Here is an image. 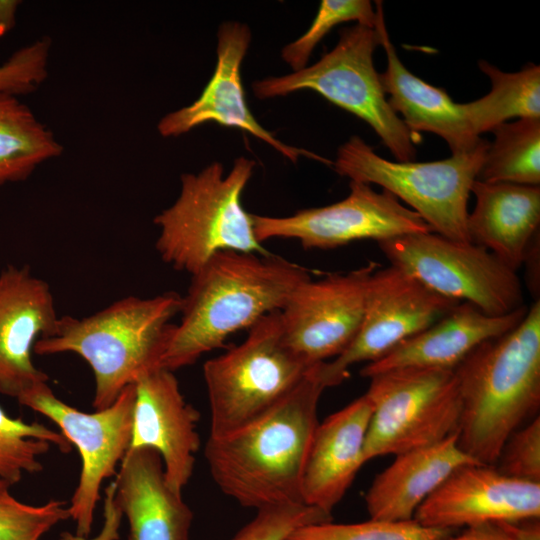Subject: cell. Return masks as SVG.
Segmentation results:
<instances>
[{
    "label": "cell",
    "mask_w": 540,
    "mask_h": 540,
    "mask_svg": "<svg viewBox=\"0 0 540 540\" xmlns=\"http://www.w3.org/2000/svg\"><path fill=\"white\" fill-rule=\"evenodd\" d=\"M540 517V482L513 478L494 465L456 468L416 510L422 526L452 530Z\"/></svg>",
    "instance_id": "obj_15"
},
{
    "label": "cell",
    "mask_w": 540,
    "mask_h": 540,
    "mask_svg": "<svg viewBox=\"0 0 540 540\" xmlns=\"http://www.w3.org/2000/svg\"><path fill=\"white\" fill-rule=\"evenodd\" d=\"M20 4L18 0H0V38L14 28Z\"/></svg>",
    "instance_id": "obj_38"
},
{
    "label": "cell",
    "mask_w": 540,
    "mask_h": 540,
    "mask_svg": "<svg viewBox=\"0 0 540 540\" xmlns=\"http://www.w3.org/2000/svg\"><path fill=\"white\" fill-rule=\"evenodd\" d=\"M106 489L127 517L129 540H188L193 512L166 483L163 463L151 448L129 449Z\"/></svg>",
    "instance_id": "obj_19"
},
{
    "label": "cell",
    "mask_w": 540,
    "mask_h": 540,
    "mask_svg": "<svg viewBox=\"0 0 540 540\" xmlns=\"http://www.w3.org/2000/svg\"><path fill=\"white\" fill-rule=\"evenodd\" d=\"M477 179L526 186L540 184V118L505 122L491 131Z\"/></svg>",
    "instance_id": "obj_27"
},
{
    "label": "cell",
    "mask_w": 540,
    "mask_h": 540,
    "mask_svg": "<svg viewBox=\"0 0 540 540\" xmlns=\"http://www.w3.org/2000/svg\"><path fill=\"white\" fill-rule=\"evenodd\" d=\"M376 17V10L367 0H322L309 29L285 45L281 57L294 72L299 71L307 66L313 50L332 28L348 21L374 27Z\"/></svg>",
    "instance_id": "obj_30"
},
{
    "label": "cell",
    "mask_w": 540,
    "mask_h": 540,
    "mask_svg": "<svg viewBox=\"0 0 540 540\" xmlns=\"http://www.w3.org/2000/svg\"><path fill=\"white\" fill-rule=\"evenodd\" d=\"M217 39V64L210 81L194 102L159 120V134L177 137L207 122H215L250 133L293 163L301 156L332 163L311 151L281 142L262 127L250 112L240 73L251 42L250 28L238 21H225L218 29Z\"/></svg>",
    "instance_id": "obj_16"
},
{
    "label": "cell",
    "mask_w": 540,
    "mask_h": 540,
    "mask_svg": "<svg viewBox=\"0 0 540 540\" xmlns=\"http://www.w3.org/2000/svg\"><path fill=\"white\" fill-rule=\"evenodd\" d=\"M510 477L540 482V417L513 432L504 443L495 463Z\"/></svg>",
    "instance_id": "obj_34"
},
{
    "label": "cell",
    "mask_w": 540,
    "mask_h": 540,
    "mask_svg": "<svg viewBox=\"0 0 540 540\" xmlns=\"http://www.w3.org/2000/svg\"><path fill=\"white\" fill-rule=\"evenodd\" d=\"M375 29L384 48L387 67L380 75L388 103L413 133L430 132L448 144L452 154L475 148L482 138L472 130L463 103H456L448 93L411 73L397 55L386 28L383 4L376 2Z\"/></svg>",
    "instance_id": "obj_22"
},
{
    "label": "cell",
    "mask_w": 540,
    "mask_h": 540,
    "mask_svg": "<svg viewBox=\"0 0 540 540\" xmlns=\"http://www.w3.org/2000/svg\"><path fill=\"white\" fill-rule=\"evenodd\" d=\"M364 458L398 455L457 433L462 404L453 370L405 367L371 376Z\"/></svg>",
    "instance_id": "obj_9"
},
{
    "label": "cell",
    "mask_w": 540,
    "mask_h": 540,
    "mask_svg": "<svg viewBox=\"0 0 540 540\" xmlns=\"http://www.w3.org/2000/svg\"><path fill=\"white\" fill-rule=\"evenodd\" d=\"M458 303L393 265L376 269L368 282L363 318L355 339L342 354L316 365L320 380L326 388L340 384L347 378L349 367L376 361Z\"/></svg>",
    "instance_id": "obj_12"
},
{
    "label": "cell",
    "mask_w": 540,
    "mask_h": 540,
    "mask_svg": "<svg viewBox=\"0 0 540 540\" xmlns=\"http://www.w3.org/2000/svg\"><path fill=\"white\" fill-rule=\"evenodd\" d=\"M343 200L297 211L286 217L251 214L254 233L262 243L273 238L296 239L306 249H332L351 242H377L413 233L430 232L413 210L390 192L350 181Z\"/></svg>",
    "instance_id": "obj_13"
},
{
    "label": "cell",
    "mask_w": 540,
    "mask_h": 540,
    "mask_svg": "<svg viewBox=\"0 0 540 540\" xmlns=\"http://www.w3.org/2000/svg\"><path fill=\"white\" fill-rule=\"evenodd\" d=\"M375 262L347 273L300 283L280 310L290 349L308 365L336 358L355 339Z\"/></svg>",
    "instance_id": "obj_14"
},
{
    "label": "cell",
    "mask_w": 540,
    "mask_h": 540,
    "mask_svg": "<svg viewBox=\"0 0 540 540\" xmlns=\"http://www.w3.org/2000/svg\"><path fill=\"white\" fill-rule=\"evenodd\" d=\"M489 142L482 139L470 151L432 162H394L352 136L337 151L334 170L351 181L376 184L405 202L443 237L470 242L468 199L483 164Z\"/></svg>",
    "instance_id": "obj_7"
},
{
    "label": "cell",
    "mask_w": 540,
    "mask_h": 540,
    "mask_svg": "<svg viewBox=\"0 0 540 540\" xmlns=\"http://www.w3.org/2000/svg\"><path fill=\"white\" fill-rule=\"evenodd\" d=\"M332 520V516L304 503L266 507L230 540H287L298 528Z\"/></svg>",
    "instance_id": "obj_32"
},
{
    "label": "cell",
    "mask_w": 540,
    "mask_h": 540,
    "mask_svg": "<svg viewBox=\"0 0 540 540\" xmlns=\"http://www.w3.org/2000/svg\"><path fill=\"white\" fill-rule=\"evenodd\" d=\"M540 237L539 234L534 237L530 243L523 264L526 266V283L529 287L530 293L535 298V301L539 300V285H540V274H539V264H540Z\"/></svg>",
    "instance_id": "obj_36"
},
{
    "label": "cell",
    "mask_w": 540,
    "mask_h": 540,
    "mask_svg": "<svg viewBox=\"0 0 540 540\" xmlns=\"http://www.w3.org/2000/svg\"><path fill=\"white\" fill-rule=\"evenodd\" d=\"M255 165L241 156L226 175L219 162L181 175L177 199L154 218L160 229L156 249L164 262L193 275L220 251L267 254L241 203Z\"/></svg>",
    "instance_id": "obj_5"
},
{
    "label": "cell",
    "mask_w": 540,
    "mask_h": 540,
    "mask_svg": "<svg viewBox=\"0 0 540 540\" xmlns=\"http://www.w3.org/2000/svg\"><path fill=\"white\" fill-rule=\"evenodd\" d=\"M471 193L476 203L467 219L470 243L517 272L540 231V187L475 180Z\"/></svg>",
    "instance_id": "obj_24"
},
{
    "label": "cell",
    "mask_w": 540,
    "mask_h": 540,
    "mask_svg": "<svg viewBox=\"0 0 540 540\" xmlns=\"http://www.w3.org/2000/svg\"><path fill=\"white\" fill-rule=\"evenodd\" d=\"M11 486L0 478V540H40L59 522L70 519L65 501L26 504L13 496Z\"/></svg>",
    "instance_id": "obj_31"
},
{
    "label": "cell",
    "mask_w": 540,
    "mask_h": 540,
    "mask_svg": "<svg viewBox=\"0 0 540 540\" xmlns=\"http://www.w3.org/2000/svg\"><path fill=\"white\" fill-rule=\"evenodd\" d=\"M528 308L524 305L506 315L491 316L470 303L460 302L424 330L367 363L360 375L370 378L405 367L454 370L480 344L518 325Z\"/></svg>",
    "instance_id": "obj_20"
},
{
    "label": "cell",
    "mask_w": 540,
    "mask_h": 540,
    "mask_svg": "<svg viewBox=\"0 0 540 540\" xmlns=\"http://www.w3.org/2000/svg\"><path fill=\"white\" fill-rule=\"evenodd\" d=\"M377 243L391 265L446 298L470 303L491 316L525 305L517 272L481 246L431 231Z\"/></svg>",
    "instance_id": "obj_10"
},
{
    "label": "cell",
    "mask_w": 540,
    "mask_h": 540,
    "mask_svg": "<svg viewBox=\"0 0 540 540\" xmlns=\"http://www.w3.org/2000/svg\"><path fill=\"white\" fill-rule=\"evenodd\" d=\"M134 384L136 396L129 449L157 451L167 485L182 495L193 474L200 447L199 412L185 401L173 371L156 369Z\"/></svg>",
    "instance_id": "obj_18"
},
{
    "label": "cell",
    "mask_w": 540,
    "mask_h": 540,
    "mask_svg": "<svg viewBox=\"0 0 540 540\" xmlns=\"http://www.w3.org/2000/svg\"><path fill=\"white\" fill-rule=\"evenodd\" d=\"M372 405L364 394L318 423L302 484V502L331 514L366 462L364 444Z\"/></svg>",
    "instance_id": "obj_21"
},
{
    "label": "cell",
    "mask_w": 540,
    "mask_h": 540,
    "mask_svg": "<svg viewBox=\"0 0 540 540\" xmlns=\"http://www.w3.org/2000/svg\"><path fill=\"white\" fill-rule=\"evenodd\" d=\"M500 524L514 540H540L539 519Z\"/></svg>",
    "instance_id": "obj_37"
},
{
    "label": "cell",
    "mask_w": 540,
    "mask_h": 540,
    "mask_svg": "<svg viewBox=\"0 0 540 540\" xmlns=\"http://www.w3.org/2000/svg\"><path fill=\"white\" fill-rule=\"evenodd\" d=\"M181 300L176 292L129 296L87 317L62 316L55 332L38 339L33 352H72L82 357L94 374L93 407L107 408L125 387L161 368Z\"/></svg>",
    "instance_id": "obj_4"
},
{
    "label": "cell",
    "mask_w": 540,
    "mask_h": 540,
    "mask_svg": "<svg viewBox=\"0 0 540 540\" xmlns=\"http://www.w3.org/2000/svg\"><path fill=\"white\" fill-rule=\"evenodd\" d=\"M450 533V530L422 526L415 520L369 519L359 523H333L330 520L304 525L287 540H436Z\"/></svg>",
    "instance_id": "obj_29"
},
{
    "label": "cell",
    "mask_w": 540,
    "mask_h": 540,
    "mask_svg": "<svg viewBox=\"0 0 540 540\" xmlns=\"http://www.w3.org/2000/svg\"><path fill=\"white\" fill-rule=\"evenodd\" d=\"M48 283L27 266L10 265L0 272V393L18 398L48 376L32 362L36 341L58 325Z\"/></svg>",
    "instance_id": "obj_17"
},
{
    "label": "cell",
    "mask_w": 540,
    "mask_h": 540,
    "mask_svg": "<svg viewBox=\"0 0 540 540\" xmlns=\"http://www.w3.org/2000/svg\"><path fill=\"white\" fill-rule=\"evenodd\" d=\"M64 148L19 96L0 93V187L26 180Z\"/></svg>",
    "instance_id": "obj_25"
},
{
    "label": "cell",
    "mask_w": 540,
    "mask_h": 540,
    "mask_svg": "<svg viewBox=\"0 0 540 540\" xmlns=\"http://www.w3.org/2000/svg\"><path fill=\"white\" fill-rule=\"evenodd\" d=\"M491 81L485 96L463 103L474 133L492 131L511 118H540V67L527 64L518 72H503L487 61L478 62Z\"/></svg>",
    "instance_id": "obj_26"
},
{
    "label": "cell",
    "mask_w": 540,
    "mask_h": 540,
    "mask_svg": "<svg viewBox=\"0 0 540 540\" xmlns=\"http://www.w3.org/2000/svg\"><path fill=\"white\" fill-rule=\"evenodd\" d=\"M41 382L17 398L18 402L54 422L66 439L75 445L81 458V472L69 506L75 535H90L100 488L116 475V467L129 450L135 405V384L123 389L107 408L82 412L60 400Z\"/></svg>",
    "instance_id": "obj_11"
},
{
    "label": "cell",
    "mask_w": 540,
    "mask_h": 540,
    "mask_svg": "<svg viewBox=\"0 0 540 540\" xmlns=\"http://www.w3.org/2000/svg\"><path fill=\"white\" fill-rule=\"evenodd\" d=\"M312 366L287 345L280 311L265 315L249 329L242 343L203 366L210 406L209 437L227 435L264 414L289 394Z\"/></svg>",
    "instance_id": "obj_8"
},
{
    "label": "cell",
    "mask_w": 540,
    "mask_h": 540,
    "mask_svg": "<svg viewBox=\"0 0 540 540\" xmlns=\"http://www.w3.org/2000/svg\"><path fill=\"white\" fill-rule=\"evenodd\" d=\"M436 540H514L500 523L466 527L457 535L451 534Z\"/></svg>",
    "instance_id": "obj_35"
},
{
    "label": "cell",
    "mask_w": 540,
    "mask_h": 540,
    "mask_svg": "<svg viewBox=\"0 0 540 540\" xmlns=\"http://www.w3.org/2000/svg\"><path fill=\"white\" fill-rule=\"evenodd\" d=\"M51 445L63 453L72 449V444L61 432L38 422L13 418L0 405V478L14 485L24 473L41 472L43 465L39 458Z\"/></svg>",
    "instance_id": "obj_28"
},
{
    "label": "cell",
    "mask_w": 540,
    "mask_h": 540,
    "mask_svg": "<svg viewBox=\"0 0 540 540\" xmlns=\"http://www.w3.org/2000/svg\"><path fill=\"white\" fill-rule=\"evenodd\" d=\"M453 371L462 404L458 445L478 463L495 465L508 437L540 407V301Z\"/></svg>",
    "instance_id": "obj_3"
},
{
    "label": "cell",
    "mask_w": 540,
    "mask_h": 540,
    "mask_svg": "<svg viewBox=\"0 0 540 540\" xmlns=\"http://www.w3.org/2000/svg\"><path fill=\"white\" fill-rule=\"evenodd\" d=\"M478 463L458 445L457 433L435 444L395 456L365 494L370 519L413 520L418 507L458 467Z\"/></svg>",
    "instance_id": "obj_23"
},
{
    "label": "cell",
    "mask_w": 540,
    "mask_h": 540,
    "mask_svg": "<svg viewBox=\"0 0 540 540\" xmlns=\"http://www.w3.org/2000/svg\"><path fill=\"white\" fill-rule=\"evenodd\" d=\"M375 27L355 24L340 31L336 46L309 67L252 83L261 100L310 89L369 124L398 162L416 159L421 136L391 108L373 63Z\"/></svg>",
    "instance_id": "obj_6"
},
{
    "label": "cell",
    "mask_w": 540,
    "mask_h": 540,
    "mask_svg": "<svg viewBox=\"0 0 540 540\" xmlns=\"http://www.w3.org/2000/svg\"><path fill=\"white\" fill-rule=\"evenodd\" d=\"M51 46V38L42 36L0 64V93L20 97L35 92L48 76Z\"/></svg>",
    "instance_id": "obj_33"
},
{
    "label": "cell",
    "mask_w": 540,
    "mask_h": 540,
    "mask_svg": "<svg viewBox=\"0 0 540 540\" xmlns=\"http://www.w3.org/2000/svg\"><path fill=\"white\" fill-rule=\"evenodd\" d=\"M308 272L279 256L220 251L192 275L161 368L175 371L280 311Z\"/></svg>",
    "instance_id": "obj_2"
},
{
    "label": "cell",
    "mask_w": 540,
    "mask_h": 540,
    "mask_svg": "<svg viewBox=\"0 0 540 540\" xmlns=\"http://www.w3.org/2000/svg\"><path fill=\"white\" fill-rule=\"evenodd\" d=\"M313 365L303 380L264 414L221 437H209L205 458L227 496L256 510L303 503L302 477L326 388Z\"/></svg>",
    "instance_id": "obj_1"
}]
</instances>
